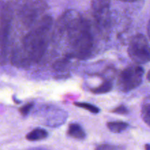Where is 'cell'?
<instances>
[{"label":"cell","mask_w":150,"mask_h":150,"mask_svg":"<svg viewBox=\"0 0 150 150\" xmlns=\"http://www.w3.org/2000/svg\"><path fill=\"white\" fill-rule=\"evenodd\" d=\"M57 33L66 36L69 52L66 57L86 59L94 49L91 24L86 18L74 10L66 11L59 20Z\"/></svg>","instance_id":"1"},{"label":"cell","mask_w":150,"mask_h":150,"mask_svg":"<svg viewBox=\"0 0 150 150\" xmlns=\"http://www.w3.org/2000/svg\"><path fill=\"white\" fill-rule=\"evenodd\" d=\"M69 62V57H66L65 58H62L57 60L54 64V69L57 71H63L65 68L67 67L68 64Z\"/></svg>","instance_id":"13"},{"label":"cell","mask_w":150,"mask_h":150,"mask_svg":"<svg viewBox=\"0 0 150 150\" xmlns=\"http://www.w3.org/2000/svg\"><path fill=\"white\" fill-rule=\"evenodd\" d=\"M144 70L138 65L129 66L120 73L118 79V87L121 92L133 90L142 83Z\"/></svg>","instance_id":"6"},{"label":"cell","mask_w":150,"mask_h":150,"mask_svg":"<svg viewBox=\"0 0 150 150\" xmlns=\"http://www.w3.org/2000/svg\"><path fill=\"white\" fill-rule=\"evenodd\" d=\"M127 51L131 59L137 64H145L150 62V46L144 35L137 34L132 37Z\"/></svg>","instance_id":"5"},{"label":"cell","mask_w":150,"mask_h":150,"mask_svg":"<svg viewBox=\"0 0 150 150\" xmlns=\"http://www.w3.org/2000/svg\"><path fill=\"white\" fill-rule=\"evenodd\" d=\"M67 133L70 137L78 140H82L86 136L85 130H83L82 126L76 123H72L69 125Z\"/></svg>","instance_id":"8"},{"label":"cell","mask_w":150,"mask_h":150,"mask_svg":"<svg viewBox=\"0 0 150 150\" xmlns=\"http://www.w3.org/2000/svg\"><path fill=\"white\" fill-rule=\"evenodd\" d=\"M33 106L34 104L32 103H28L26 105H23V106L21 107V108H19V112H20L23 116H26L29 112H30V111L32 110Z\"/></svg>","instance_id":"15"},{"label":"cell","mask_w":150,"mask_h":150,"mask_svg":"<svg viewBox=\"0 0 150 150\" xmlns=\"http://www.w3.org/2000/svg\"><path fill=\"white\" fill-rule=\"evenodd\" d=\"M112 112L115 113V114H121V115H124V114H127L129 113L127 108L125 105H121L119 106L116 107L114 109L112 110Z\"/></svg>","instance_id":"16"},{"label":"cell","mask_w":150,"mask_h":150,"mask_svg":"<svg viewBox=\"0 0 150 150\" xmlns=\"http://www.w3.org/2000/svg\"><path fill=\"white\" fill-rule=\"evenodd\" d=\"M119 147L118 146H110V145H107V144H104L101 145V146H97L96 149H119Z\"/></svg>","instance_id":"17"},{"label":"cell","mask_w":150,"mask_h":150,"mask_svg":"<svg viewBox=\"0 0 150 150\" xmlns=\"http://www.w3.org/2000/svg\"><path fill=\"white\" fill-rule=\"evenodd\" d=\"M48 137V133L46 130L42 128H35L29 132L26 136V140L29 142H37L44 140Z\"/></svg>","instance_id":"9"},{"label":"cell","mask_w":150,"mask_h":150,"mask_svg":"<svg viewBox=\"0 0 150 150\" xmlns=\"http://www.w3.org/2000/svg\"><path fill=\"white\" fill-rule=\"evenodd\" d=\"M113 88V83L110 81H105L97 87L93 88L91 92L94 94H104L109 92Z\"/></svg>","instance_id":"11"},{"label":"cell","mask_w":150,"mask_h":150,"mask_svg":"<svg viewBox=\"0 0 150 150\" xmlns=\"http://www.w3.org/2000/svg\"><path fill=\"white\" fill-rule=\"evenodd\" d=\"M121 1H124V2H134V1H137L138 0H119Z\"/></svg>","instance_id":"19"},{"label":"cell","mask_w":150,"mask_h":150,"mask_svg":"<svg viewBox=\"0 0 150 150\" xmlns=\"http://www.w3.org/2000/svg\"><path fill=\"white\" fill-rule=\"evenodd\" d=\"M52 27V18L43 16L34 27L15 47L11 57L12 63L18 67H26L39 62L46 51Z\"/></svg>","instance_id":"2"},{"label":"cell","mask_w":150,"mask_h":150,"mask_svg":"<svg viewBox=\"0 0 150 150\" xmlns=\"http://www.w3.org/2000/svg\"><path fill=\"white\" fill-rule=\"evenodd\" d=\"M91 10L99 33L107 40L111 27L110 0H91Z\"/></svg>","instance_id":"3"},{"label":"cell","mask_w":150,"mask_h":150,"mask_svg":"<svg viewBox=\"0 0 150 150\" xmlns=\"http://www.w3.org/2000/svg\"><path fill=\"white\" fill-rule=\"evenodd\" d=\"M145 149H150V145L149 144H146V146H145Z\"/></svg>","instance_id":"21"},{"label":"cell","mask_w":150,"mask_h":150,"mask_svg":"<svg viewBox=\"0 0 150 150\" xmlns=\"http://www.w3.org/2000/svg\"><path fill=\"white\" fill-rule=\"evenodd\" d=\"M46 9L44 0H24L19 8L21 20L25 26H31Z\"/></svg>","instance_id":"7"},{"label":"cell","mask_w":150,"mask_h":150,"mask_svg":"<svg viewBox=\"0 0 150 150\" xmlns=\"http://www.w3.org/2000/svg\"><path fill=\"white\" fill-rule=\"evenodd\" d=\"M13 10L10 4L0 0V64L7 62V44L11 27Z\"/></svg>","instance_id":"4"},{"label":"cell","mask_w":150,"mask_h":150,"mask_svg":"<svg viewBox=\"0 0 150 150\" xmlns=\"http://www.w3.org/2000/svg\"><path fill=\"white\" fill-rule=\"evenodd\" d=\"M147 32H148V36H149V40H150V20L149 21L148 26H147Z\"/></svg>","instance_id":"18"},{"label":"cell","mask_w":150,"mask_h":150,"mask_svg":"<svg viewBox=\"0 0 150 150\" xmlns=\"http://www.w3.org/2000/svg\"><path fill=\"white\" fill-rule=\"evenodd\" d=\"M107 127L113 133H119L127 128L128 124L124 122H110L107 123Z\"/></svg>","instance_id":"10"},{"label":"cell","mask_w":150,"mask_h":150,"mask_svg":"<svg viewBox=\"0 0 150 150\" xmlns=\"http://www.w3.org/2000/svg\"><path fill=\"white\" fill-rule=\"evenodd\" d=\"M146 78H147V79H148L149 81H150V70L148 72V73H147Z\"/></svg>","instance_id":"20"},{"label":"cell","mask_w":150,"mask_h":150,"mask_svg":"<svg viewBox=\"0 0 150 150\" xmlns=\"http://www.w3.org/2000/svg\"><path fill=\"white\" fill-rule=\"evenodd\" d=\"M141 117L144 122L150 127V103L144 105L142 107Z\"/></svg>","instance_id":"14"},{"label":"cell","mask_w":150,"mask_h":150,"mask_svg":"<svg viewBox=\"0 0 150 150\" xmlns=\"http://www.w3.org/2000/svg\"><path fill=\"white\" fill-rule=\"evenodd\" d=\"M74 105L79 107V108H82L83 109L87 110V111H88L91 113H93V114H98L99 112V108H97L95 105H92V104L88 103L76 102L74 103Z\"/></svg>","instance_id":"12"}]
</instances>
